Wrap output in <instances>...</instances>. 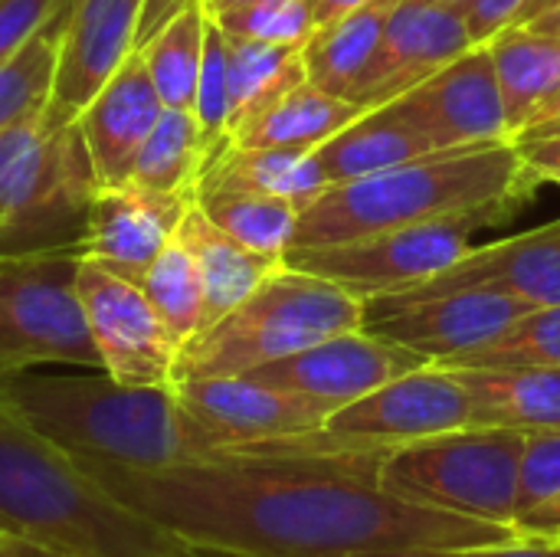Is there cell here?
Masks as SVG:
<instances>
[{
  "label": "cell",
  "mask_w": 560,
  "mask_h": 557,
  "mask_svg": "<svg viewBox=\"0 0 560 557\" xmlns=\"http://www.w3.org/2000/svg\"><path fill=\"white\" fill-rule=\"evenodd\" d=\"M384 453H322L292 440L233 446L158 473L89 469L118 502L187 545L253 557H351L387 548H476L515 525L404 502L377 486Z\"/></svg>",
  "instance_id": "obj_1"
},
{
  "label": "cell",
  "mask_w": 560,
  "mask_h": 557,
  "mask_svg": "<svg viewBox=\"0 0 560 557\" xmlns=\"http://www.w3.org/2000/svg\"><path fill=\"white\" fill-rule=\"evenodd\" d=\"M0 397L82 469L158 473L220 450L174 387H138L92 364H39L0 378Z\"/></svg>",
  "instance_id": "obj_2"
},
{
  "label": "cell",
  "mask_w": 560,
  "mask_h": 557,
  "mask_svg": "<svg viewBox=\"0 0 560 557\" xmlns=\"http://www.w3.org/2000/svg\"><path fill=\"white\" fill-rule=\"evenodd\" d=\"M535 187L538 184L528 177L515 141L436 151L328 187L299 210L292 246H325L456 217L495 223L522 207Z\"/></svg>",
  "instance_id": "obj_3"
},
{
  "label": "cell",
  "mask_w": 560,
  "mask_h": 557,
  "mask_svg": "<svg viewBox=\"0 0 560 557\" xmlns=\"http://www.w3.org/2000/svg\"><path fill=\"white\" fill-rule=\"evenodd\" d=\"M0 535L66 557H184L187 542L118 502L0 397Z\"/></svg>",
  "instance_id": "obj_4"
},
{
  "label": "cell",
  "mask_w": 560,
  "mask_h": 557,
  "mask_svg": "<svg viewBox=\"0 0 560 557\" xmlns=\"http://www.w3.org/2000/svg\"><path fill=\"white\" fill-rule=\"evenodd\" d=\"M361 315L364 299L331 279L279 263L256 292L180 348L174 381L249 374L338 332L361 328Z\"/></svg>",
  "instance_id": "obj_5"
},
{
  "label": "cell",
  "mask_w": 560,
  "mask_h": 557,
  "mask_svg": "<svg viewBox=\"0 0 560 557\" xmlns=\"http://www.w3.org/2000/svg\"><path fill=\"white\" fill-rule=\"evenodd\" d=\"M98 174L75 121L43 112L0 131V253H46L82 240Z\"/></svg>",
  "instance_id": "obj_6"
},
{
  "label": "cell",
  "mask_w": 560,
  "mask_h": 557,
  "mask_svg": "<svg viewBox=\"0 0 560 557\" xmlns=\"http://www.w3.org/2000/svg\"><path fill=\"white\" fill-rule=\"evenodd\" d=\"M522 450V430L463 427L387 450L377 463V486L423 509L515 525Z\"/></svg>",
  "instance_id": "obj_7"
},
{
  "label": "cell",
  "mask_w": 560,
  "mask_h": 557,
  "mask_svg": "<svg viewBox=\"0 0 560 557\" xmlns=\"http://www.w3.org/2000/svg\"><path fill=\"white\" fill-rule=\"evenodd\" d=\"M75 246L0 253V378L39 364H98L79 295Z\"/></svg>",
  "instance_id": "obj_8"
},
{
  "label": "cell",
  "mask_w": 560,
  "mask_h": 557,
  "mask_svg": "<svg viewBox=\"0 0 560 557\" xmlns=\"http://www.w3.org/2000/svg\"><path fill=\"white\" fill-rule=\"evenodd\" d=\"M469 414L463 381L443 364H427L338 407L318 430L285 440L322 453H387L413 440L463 430L469 427Z\"/></svg>",
  "instance_id": "obj_9"
},
{
  "label": "cell",
  "mask_w": 560,
  "mask_h": 557,
  "mask_svg": "<svg viewBox=\"0 0 560 557\" xmlns=\"http://www.w3.org/2000/svg\"><path fill=\"white\" fill-rule=\"evenodd\" d=\"M479 227L486 223L476 217H456L325 246H289L282 263L331 279L358 299L394 295L433 279L466 256Z\"/></svg>",
  "instance_id": "obj_10"
},
{
  "label": "cell",
  "mask_w": 560,
  "mask_h": 557,
  "mask_svg": "<svg viewBox=\"0 0 560 557\" xmlns=\"http://www.w3.org/2000/svg\"><path fill=\"white\" fill-rule=\"evenodd\" d=\"M532 305L495 289L394 292L364 299L361 325L430 364H453L502 338Z\"/></svg>",
  "instance_id": "obj_11"
},
{
  "label": "cell",
  "mask_w": 560,
  "mask_h": 557,
  "mask_svg": "<svg viewBox=\"0 0 560 557\" xmlns=\"http://www.w3.org/2000/svg\"><path fill=\"white\" fill-rule=\"evenodd\" d=\"M75 295L98 351V364L115 381L138 387H174L180 345L138 282L79 259Z\"/></svg>",
  "instance_id": "obj_12"
},
{
  "label": "cell",
  "mask_w": 560,
  "mask_h": 557,
  "mask_svg": "<svg viewBox=\"0 0 560 557\" xmlns=\"http://www.w3.org/2000/svg\"><path fill=\"white\" fill-rule=\"evenodd\" d=\"M394 105L433 141L436 151H466L512 141L489 46H469Z\"/></svg>",
  "instance_id": "obj_13"
},
{
  "label": "cell",
  "mask_w": 560,
  "mask_h": 557,
  "mask_svg": "<svg viewBox=\"0 0 560 557\" xmlns=\"http://www.w3.org/2000/svg\"><path fill=\"white\" fill-rule=\"evenodd\" d=\"M174 391L184 410L200 423L220 453L233 446L302 437L331 417L325 404L246 374L180 378L174 381Z\"/></svg>",
  "instance_id": "obj_14"
},
{
  "label": "cell",
  "mask_w": 560,
  "mask_h": 557,
  "mask_svg": "<svg viewBox=\"0 0 560 557\" xmlns=\"http://www.w3.org/2000/svg\"><path fill=\"white\" fill-rule=\"evenodd\" d=\"M427 364L430 361L420 358L417 351L384 335H374L361 325V328L338 332L299 355L256 368L246 378L312 397L335 414L338 407L377 391L381 384L400 374H410L417 368H427Z\"/></svg>",
  "instance_id": "obj_15"
},
{
  "label": "cell",
  "mask_w": 560,
  "mask_h": 557,
  "mask_svg": "<svg viewBox=\"0 0 560 557\" xmlns=\"http://www.w3.org/2000/svg\"><path fill=\"white\" fill-rule=\"evenodd\" d=\"M194 194H164L141 184L98 187L75 253L121 279L138 282L161 250L177 236Z\"/></svg>",
  "instance_id": "obj_16"
},
{
  "label": "cell",
  "mask_w": 560,
  "mask_h": 557,
  "mask_svg": "<svg viewBox=\"0 0 560 557\" xmlns=\"http://www.w3.org/2000/svg\"><path fill=\"white\" fill-rule=\"evenodd\" d=\"M472 43L463 10L433 0H397L387 16L381 46L361 76L351 102L358 108H377L430 79L436 69L463 56Z\"/></svg>",
  "instance_id": "obj_17"
},
{
  "label": "cell",
  "mask_w": 560,
  "mask_h": 557,
  "mask_svg": "<svg viewBox=\"0 0 560 557\" xmlns=\"http://www.w3.org/2000/svg\"><path fill=\"white\" fill-rule=\"evenodd\" d=\"M144 0H72L56 79L43 108L46 128H62L79 118L92 95L135 53Z\"/></svg>",
  "instance_id": "obj_18"
},
{
  "label": "cell",
  "mask_w": 560,
  "mask_h": 557,
  "mask_svg": "<svg viewBox=\"0 0 560 557\" xmlns=\"http://www.w3.org/2000/svg\"><path fill=\"white\" fill-rule=\"evenodd\" d=\"M161 112L164 102L135 49L75 118L102 187L128 184L135 158Z\"/></svg>",
  "instance_id": "obj_19"
},
{
  "label": "cell",
  "mask_w": 560,
  "mask_h": 557,
  "mask_svg": "<svg viewBox=\"0 0 560 557\" xmlns=\"http://www.w3.org/2000/svg\"><path fill=\"white\" fill-rule=\"evenodd\" d=\"M450 289H495L522 299L525 305L560 302V220L518 233L512 240L472 246L450 269L407 292H450Z\"/></svg>",
  "instance_id": "obj_20"
},
{
  "label": "cell",
  "mask_w": 560,
  "mask_h": 557,
  "mask_svg": "<svg viewBox=\"0 0 560 557\" xmlns=\"http://www.w3.org/2000/svg\"><path fill=\"white\" fill-rule=\"evenodd\" d=\"M469 394V427L560 430V368H450Z\"/></svg>",
  "instance_id": "obj_21"
},
{
  "label": "cell",
  "mask_w": 560,
  "mask_h": 557,
  "mask_svg": "<svg viewBox=\"0 0 560 557\" xmlns=\"http://www.w3.org/2000/svg\"><path fill=\"white\" fill-rule=\"evenodd\" d=\"M427 154H436L433 141L394 102L361 112L351 125L315 148L328 187L361 181Z\"/></svg>",
  "instance_id": "obj_22"
},
{
  "label": "cell",
  "mask_w": 560,
  "mask_h": 557,
  "mask_svg": "<svg viewBox=\"0 0 560 557\" xmlns=\"http://www.w3.org/2000/svg\"><path fill=\"white\" fill-rule=\"evenodd\" d=\"M177 240L190 250L200 282H203V309H207V325L233 312L249 292L259 289V282L282 263L272 256H262L230 233H223L197 204L187 210Z\"/></svg>",
  "instance_id": "obj_23"
},
{
  "label": "cell",
  "mask_w": 560,
  "mask_h": 557,
  "mask_svg": "<svg viewBox=\"0 0 560 557\" xmlns=\"http://www.w3.org/2000/svg\"><path fill=\"white\" fill-rule=\"evenodd\" d=\"M512 141L532 125L538 108L560 89V36L525 23L499 30L489 43Z\"/></svg>",
  "instance_id": "obj_24"
},
{
  "label": "cell",
  "mask_w": 560,
  "mask_h": 557,
  "mask_svg": "<svg viewBox=\"0 0 560 557\" xmlns=\"http://www.w3.org/2000/svg\"><path fill=\"white\" fill-rule=\"evenodd\" d=\"M197 190H259L292 200L299 210L328 190L315 148H240L220 151L197 181ZM197 197V194H194Z\"/></svg>",
  "instance_id": "obj_25"
},
{
  "label": "cell",
  "mask_w": 560,
  "mask_h": 557,
  "mask_svg": "<svg viewBox=\"0 0 560 557\" xmlns=\"http://www.w3.org/2000/svg\"><path fill=\"white\" fill-rule=\"evenodd\" d=\"M364 108L354 102L315 89L308 79L279 95L272 105L256 112L233 131L240 148H318L345 125H351Z\"/></svg>",
  "instance_id": "obj_26"
},
{
  "label": "cell",
  "mask_w": 560,
  "mask_h": 557,
  "mask_svg": "<svg viewBox=\"0 0 560 557\" xmlns=\"http://www.w3.org/2000/svg\"><path fill=\"white\" fill-rule=\"evenodd\" d=\"M394 7L397 0H374L341 20L318 26L302 46L305 79L315 89H325L351 102V92L358 89L361 76L368 72L381 46L384 26Z\"/></svg>",
  "instance_id": "obj_27"
},
{
  "label": "cell",
  "mask_w": 560,
  "mask_h": 557,
  "mask_svg": "<svg viewBox=\"0 0 560 557\" xmlns=\"http://www.w3.org/2000/svg\"><path fill=\"white\" fill-rule=\"evenodd\" d=\"M207 20L210 10L203 7V0H190L144 46H138L164 108H194Z\"/></svg>",
  "instance_id": "obj_28"
},
{
  "label": "cell",
  "mask_w": 560,
  "mask_h": 557,
  "mask_svg": "<svg viewBox=\"0 0 560 557\" xmlns=\"http://www.w3.org/2000/svg\"><path fill=\"white\" fill-rule=\"evenodd\" d=\"M230 43V138L233 131L249 121L256 112L272 105L279 95L305 82L302 46H276L259 39H236Z\"/></svg>",
  "instance_id": "obj_29"
},
{
  "label": "cell",
  "mask_w": 560,
  "mask_h": 557,
  "mask_svg": "<svg viewBox=\"0 0 560 557\" xmlns=\"http://www.w3.org/2000/svg\"><path fill=\"white\" fill-rule=\"evenodd\" d=\"M207 167V141L190 108H164L151 135L144 138L131 184L164 194H197V181Z\"/></svg>",
  "instance_id": "obj_30"
},
{
  "label": "cell",
  "mask_w": 560,
  "mask_h": 557,
  "mask_svg": "<svg viewBox=\"0 0 560 557\" xmlns=\"http://www.w3.org/2000/svg\"><path fill=\"white\" fill-rule=\"evenodd\" d=\"M197 207L243 246L282 259L295 243L299 207L259 190H197Z\"/></svg>",
  "instance_id": "obj_31"
},
{
  "label": "cell",
  "mask_w": 560,
  "mask_h": 557,
  "mask_svg": "<svg viewBox=\"0 0 560 557\" xmlns=\"http://www.w3.org/2000/svg\"><path fill=\"white\" fill-rule=\"evenodd\" d=\"M72 0L10 59L0 62V131L33 118L46 108L52 79H56V62H59V46L66 33Z\"/></svg>",
  "instance_id": "obj_32"
},
{
  "label": "cell",
  "mask_w": 560,
  "mask_h": 557,
  "mask_svg": "<svg viewBox=\"0 0 560 557\" xmlns=\"http://www.w3.org/2000/svg\"><path fill=\"white\" fill-rule=\"evenodd\" d=\"M141 292L174 335V341L184 348L207 328V309H203V282L197 272V263L190 250L174 236L161 256L144 269L138 279Z\"/></svg>",
  "instance_id": "obj_33"
},
{
  "label": "cell",
  "mask_w": 560,
  "mask_h": 557,
  "mask_svg": "<svg viewBox=\"0 0 560 557\" xmlns=\"http://www.w3.org/2000/svg\"><path fill=\"white\" fill-rule=\"evenodd\" d=\"M443 368H560V302L528 309L502 338Z\"/></svg>",
  "instance_id": "obj_34"
},
{
  "label": "cell",
  "mask_w": 560,
  "mask_h": 557,
  "mask_svg": "<svg viewBox=\"0 0 560 557\" xmlns=\"http://www.w3.org/2000/svg\"><path fill=\"white\" fill-rule=\"evenodd\" d=\"M190 112L207 141V164H210L220 151H226L233 144V138H230V43L213 13L207 20L203 62H200L197 95H194Z\"/></svg>",
  "instance_id": "obj_35"
},
{
  "label": "cell",
  "mask_w": 560,
  "mask_h": 557,
  "mask_svg": "<svg viewBox=\"0 0 560 557\" xmlns=\"http://www.w3.org/2000/svg\"><path fill=\"white\" fill-rule=\"evenodd\" d=\"M226 36L276 46H305L315 26L312 0H240L213 10Z\"/></svg>",
  "instance_id": "obj_36"
},
{
  "label": "cell",
  "mask_w": 560,
  "mask_h": 557,
  "mask_svg": "<svg viewBox=\"0 0 560 557\" xmlns=\"http://www.w3.org/2000/svg\"><path fill=\"white\" fill-rule=\"evenodd\" d=\"M560 496V430L525 433L522 466H518V499L515 525L538 506Z\"/></svg>",
  "instance_id": "obj_37"
},
{
  "label": "cell",
  "mask_w": 560,
  "mask_h": 557,
  "mask_svg": "<svg viewBox=\"0 0 560 557\" xmlns=\"http://www.w3.org/2000/svg\"><path fill=\"white\" fill-rule=\"evenodd\" d=\"M69 0H0V62L20 53Z\"/></svg>",
  "instance_id": "obj_38"
},
{
  "label": "cell",
  "mask_w": 560,
  "mask_h": 557,
  "mask_svg": "<svg viewBox=\"0 0 560 557\" xmlns=\"http://www.w3.org/2000/svg\"><path fill=\"white\" fill-rule=\"evenodd\" d=\"M525 7H528V0H472L466 7V23H469L472 43L476 46L489 43L499 30L512 26Z\"/></svg>",
  "instance_id": "obj_39"
},
{
  "label": "cell",
  "mask_w": 560,
  "mask_h": 557,
  "mask_svg": "<svg viewBox=\"0 0 560 557\" xmlns=\"http://www.w3.org/2000/svg\"><path fill=\"white\" fill-rule=\"evenodd\" d=\"M522 164L535 184H558L560 187V135H538L515 141Z\"/></svg>",
  "instance_id": "obj_40"
},
{
  "label": "cell",
  "mask_w": 560,
  "mask_h": 557,
  "mask_svg": "<svg viewBox=\"0 0 560 557\" xmlns=\"http://www.w3.org/2000/svg\"><path fill=\"white\" fill-rule=\"evenodd\" d=\"M440 557H555V548L548 538H532V535H518L512 542H499V545H476V548H450L440 552Z\"/></svg>",
  "instance_id": "obj_41"
},
{
  "label": "cell",
  "mask_w": 560,
  "mask_h": 557,
  "mask_svg": "<svg viewBox=\"0 0 560 557\" xmlns=\"http://www.w3.org/2000/svg\"><path fill=\"white\" fill-rule=\"evenodd\" d=\"M190 0H144L141 7V20H138V36H135V49L144 46L174 13H180Z\"/></svg>",
  "instance_id": "obj_42"
},
{
  "label": "cell",
  "mask_w": 560,
  "mask_h": 557,
  "mask_svg": "<svg viewBox=\"0 0 560 557\" xmlns=\"http://www.w3.org/2000/svg\"><path fill=\"white\" fill-rule=\"evenodd\" d=\"M518 532L532 538H560V496L518 519Z\"/></svg>",
  "instance_id": "obj_43"
},
{
  "label": "cell",
  "mask_w": 560,
  "mask_h": 557,
  "mask_svg": "<svg viewBox=\"0 0 560 557\" xmlns=\"http://www.w3.org/2000/svg\"><path fill=\"white\" fill-rule=\"evenodd\" d=\"M374 0H312V10H315V26H325L331 20H341L361 7H368Z\"/></svg>",
  "instance_id": "obj_44"
},
{
  "label": "cell",
  "mask_w": 560,
  "mask_h": 557,
  "mask_svg": "<svg viewBox=\"0 0 560 557\" xmlns=\"http://www.w3.org/2000/svg\"><path fill=\"white\" fill-rule=\"evenodd\" d=\"M0 557H66L20 535H0Z\"/></svg>",
  "instance_id": "obj_45"
},
{
  "label": "cell",
  "mask_w": 560,
  "mask_h": 557,
  "mask_svg": "<svg viewBox=\"0 0 560 557\" xmlns=\"http://www.w3.org/2000/svg\"><path fill=\"white\" fill-rule=\"evenodd\" d=\"M525 26H535V30H541V33H555V36H560V0L555 7H548L545 13L532 16Z\"/></svg>",
  "instance_id": "obj_46"
},
{
  "label": "cell",
  "mask_w": 560,
  "mask_h": 557,
  "mask_svg": "<svg viewBox=\"0 0 560 557\" xmlns=\"http://www.w3.org/2000/svg\"><path fill=\"white\" fill-rule=\"evenodd\" d=\"M351 557H440V552L430 548H387V552H361Z\"/></svg>",
  "instance_id": "obj_47"
},
{
  "label": "cell",
  "mask_w": 560,
  "mask_h": 557,
  "mask_svg": "<svg viewBox=\"0 0 560 557\" xmlns=\"http://www.w3.org/2000/svg\"><path fill=\"white\" fill-rule=\"evenodd\" d=\"M558 115H560V89L551 95V98H548V102H545V105H541V108H538V115L532 118V125H528V128H535V125H541V121H551V118H558ZM528 128H525V131H528Z\"/></svg>",
  "instance_id": "obj_48"
},
{
  "label": "cell",
  "mask_w": 560,
  "mask_h": 557,
  "mask_svg": "<svg viewBox=\"0 0 560 557\" xmlns=\"http://www.w3.org/2000/svg\"><path fill=\"white\" fill-rule=\"evenodd\" d=\"M538 135H560V115L558 118H551V121H541V125H535V128L522 131L515 141H522V138H538Z\"/></svg>",
  "instance_id": "obj_49"
},
{
  "label": "cell",
  "mask_w": 560,
  "mask_h": 557,
  "mask_svg": "<svg viewBox=\"0 0 560 557\" xmlns=\"http://www.w3.org/2000/svg\"><path fill=\"white\" fill-rule=\"evenodd\" d=\"M184 557H253L240 555V552H223V548H207V545H190Z\"/></svg>",
  "instance_id": "obj_50"
},
{
  "label": "cell",
  "mask_w": 560,
  "mask_h": 557,
  "mask_svg": "<svg viewBox=\"0 0 560 557\" xmlns=\"http://www.w3.org/2000/svg\"><path fill=\"white\" fill-rule=\"evenodd\" d=\"M433 3H443V7H453V10H463V13H466V7H469L472 0H433Z\"/></svg>",
  "instance_id": "obj_51"
},
{
  "label": "cell",
  "mask_w": 560,
  "mask_h": 557,
  "mask_svg": "<svg viewBox=\"0 0 560 557\" xmlns=\"http://www.w3.org/2000/svg\"><path fill=\"white\" fill-rule=\"evenodd\" d=\"M220 3H223V0H203V7H207V10H217Z\"/></svg>",
  "instance_id": "obj_52"
},
{
  "label": "cell",
  "mask_w": 560,
  "mask_h": 557,
  "mask_svg": "<svg viewBox=\"0 0 560 557\" xmlns=\"http://www.w3.org/2000/svg\"><path fill=\"white\" fill-rule=\"evenodd\" d=\"M551 542V548H555V557H560V538H548Z\"/></svg>",
  "instance_id": "obj_53"
},
{
  "label": "cell",
  "mask_w": 560,
  "mask_h": 557,
  "mask_svg": "<svg viewBox=\"0 0 560 557\" xmlns=\"http://www.w3.org/2000/svg\"><path fill=\"white\" fill-rule=\"evenodd\" d=\"M230 3H240V0H223L220 7H230ZM220 7H217V10H220ZM210 13H213V10H210Z\"/></svg>",
  "instance_id": "obj_54"
}]
</instances>
